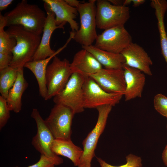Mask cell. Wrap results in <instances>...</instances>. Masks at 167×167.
Returning a JSON list of instances; mask_svg holds the SVG:
<instances>
[{
	"label": "cell",
	"instance_id": "1",
	"mask_svg": "<svg viewBox=\"0 0 167 167\" xmlns=\"http://www.w3.org/2000/svg\"><path fill=\"white\" fill-rule=\"evenodd\" d=\"M16 41L12 51L13 58L10 66L19 69L32 61L40 43L41 36L26 29L20 25L8 27L6 31Z\"/></svg>",
	"mask_w": 167,
	"mask_h": 167
},
{
	"label": "cell",
	"instance_id": "2",
	"mask_svg": "<svg viewBox=\"0 0 167 167\" xmlns=\"http://www.w3.org/2000/svg\"><path fill=\"white\" fill-rule=\"evenodd\" d=\"M6 26L20 25L28 30L40 35L47 18V14L38 5L28 3L23 0L10 11L4 15Z\"/></svg>",
	"mask_w": 167,
	"mask_h": 167
},
{
	"label": "cell",
	"instance_id": "3",
	"mask_svg": "<svg viewBox=\"0 0 167 167\" xmlns=\"http://www.w3.org/2000/svg\"><path fill=\"white\" fill-rule=\"evenodd\" d=\"M96 0L81 3L77 8L79 15L80 26L74 32L73 39L82 46L92 45L98 35L96 31Z\"/></svg>",
	"mask_w": 167,
	"mask_h": 167
},
{
	"label": "cell",
	"instance_id": "4",
	"mask_svg": "<svg viewBox=\"0 0 167 167\" xmlns=\"http://www.w3.org/2000/svg\"><path fill=\"white\" fill-rule=\"evenodd\" d=\"M71 63L66 58L61 60L55 56L48 66L46 74L47 92L45 100L54 97L64 88L72 74Z\"/></svg>",
	"mask_w": 167,
	"mask_h": 167
},
{
	"label": "cell",
	"instance_id": "5",
	"mask_svg": "<svg viewBox=\"0 0 167 167\" xmlns=\"http://www.w3.org/2000/svg\"><path fill=\"white\" fill-rule=\"evenodd\" d=\"M96 20L97 27L106 30L120 25H124L130 17L128 6H115L108 0L96 1Z\"/></svg>",
	"mask_w": 167,
	"mask_h": 167
},
{
	"label": "cell",
	"instance_id": "6",
	"mask_svg": "<svg viewBox=\"0 0 167 167\" xmlns=\"http://www.w3.org/2000/svg\"><path fill=\"white\" fill-rule=\"evenodd\" d=\"M112 106L105 105L97 107L98 117L96 125L83 140V152L78 167H91V162L95 156V151L99 138L103 132Z\"/></svg>",
	"mask_w": 167,
	"mask_h": 167
},
{
	"label": "cell",
	"instance_id": "7",
	"mask_svg": "<svg viewBox=\"0 0 167 167\" xmlns=\"http://www.w3.org/2000/svg\"><path fill=\"white\" fill-rule=\"evenodd\" d=\"M85 79L79 74L72 73L64 88L54 97V102L69 107L75 114L83 112V86Z\"/></svg>",
	"mask_w": 167,
	"mask_h": 167
},
{
	"label": "cell",
	"instance_id": "8",
	"mask_svg": "<svg viewBox=\"0 0 167 167\" xmlns=\"http://www.w3.org/2000/svg\"><path fill=\"white\" fill-rule=\"evenodd\" d=\"M75 114L69 107L55 104L45 120L55 139L71 140V125Z\"/></svg>",
	"mask_w": 167,
	"mask_h": 167
},
{
	"label": "cell",
	"instance_id": "9",
	"mask_svg": "<svg viewBox=\"0 0 167 167\" xmlns=\"http://www.w3.org/2000/svg\"><path fill=\"white\" fill-rule=\"evenodd\" d=\"M83 90L84 109H96L105 105L114 106L120 102L123 96L105 92L90 77L85 78Z\"/></svg>",
	"mask_w": 167,
	"mask_h": 167
},
{
	"label": "cell",
	"instance_id": "10",
	"mask_svg": "<svg viewBox=\"0 0 167 167\" xmlns=\"http://www.w3.org/2000/svg\"><path fill=\"white\" fill-rule=\"evenodd\" d=\"M31 116L34 119L37 128V133L32 141V145L41 154L53 160L56 165L62 164L63 159L51 150V146L55 139L45 120L43 119L36 109H33Z\"/></svg>",
	"mask_w": 167,
	"mask_h": 167
},
{
	"label": "cell",
	"instance_id": "11",
	"mask_svg": "<svg viewBox=\"0 0 167 167\" xmlns=\"http://www.w3.org/2000/svg\"><path fill=\"white\" fill-rule=\"evenodd\" d=\"M94 45L108 52L120 54L132 42L131 36L124 25L105 30L98 35Z\"/></svg>",
	"mask_w": 167,
	"mask_h": 167
},
{
	"label": "cell",
	"instance_id": "12",
	"mask_svg": "<svg viewBox=\"0 0 167 167\" xmlns=\"http://www.w3.org/2000/svg\"><path fill=\"white\" fill-rule=\"evenodd\" d=\"M89 77L105 92L109 93L122 94L124 96L126 85L123 69L102 68Z\"/></svg>",
	"mask_w": 167,
	"mask_h": 167
},
{
	"label": "cell",
	"instance_id": "13",
	"mask_svg": "<svg viewBox=\"0 0 167 167\" xmlns=\"http://www.w3.org/2000/svg\"><path fill=\"white\" fill-rule=\"evenodd\" d=\"M44 2V7L47 14L46 19L44 27L40 44L32 61L44 59L55 54L56 51L52 49L50 45L52 34L57 29H64V25H56L55 14L49 5L46 3Z\"/></svg>",
	"mask_w": 167,
	"mask_h": 167
},
{
	"label": "cell",
	"instance_id": "14",
	"mask_svg": "<svg viewBox=\"0 0 167 167\" xmlns=\"http://www.w3.org/2000/svg\"><path fill=\"white\" fill-rule=\"evenodd\" d=\"M121 54L125 58V65L139 70L149 76L152 75L150 66L153 62L141 46L132 42Z\"/></svg>",
	"mask_w": 167,
	"mask_h": 167
},
{
	"label": "cell",
	"instance_id": "15",
	"mask_svg": "<svg viewBox=\"0 0 167 167\" xmlns=\"http://www.w3.org/2000/svg\"><path fill=\"white\" fill-rule=\"evenodd\" d=\"M49 6L55 15L57 25H65L68 22L72 31H77L79 28L78 23L75 20L78 12L77 8L68 5L63 0H43Z\"/></svg>",
	"mask_w": 167,
	"mask_h": 167
},
{
	"label": "cell",
	"instance_id": "16",
	"mask_svg": "<svg viewBox=\"0 0 167 167\" xmlns=\"http://www.w3.org/2000/svg\"><path fill=\"white\" fill-rule=\"evenodd\" d=\"M70 66L72 73H77L85 78L102 68V65L93 55L84 49L75 54Z\"/></svg>",
	"mask_w": 167,
	"mask_h": 167
},
{
	"label": "cell",
	"instance_id": "17",
	"mask_svg": "<svg viewBox=\"0 0 167 167\" xmlns=\"http://www.w3.org/2000/svg\"><path fill=\"white\" fill-rule=\"evenodd\" d=\"M123 69L126 85L124 94L125 101L141 98L145 83V74L139 70L125 65Z\"/></svg>",
	"mask_w": 167,
	"mask_h": 167
},
{
	"label": "cell",
	"instance_id": "18",
	"mask_svg": "<svg viewBox=\"0 0 167 167\" xmlns=\"http://www.w3.org/2000/svg\"><path fill=\"white\" fill-rule=\"evenodd\" d=\"M72 39L71 37H69L66 44L57 50L54 55L44 59L30 61L26 63L24 66V67L30 70L34 75L38 83L39 94L44 99L46 96L47 92L46 83V74L48 63L52 58L66 46Z\"/></svg>",
	"mask_w": 167,
	"mask_h": 167
},
{
	"label": "cell",
	"instance_id": "19",
	"mask_svg": "<svg viewBox=\"0 0 167 167\" xmlns=\"http://www.w3.org/2000/svg\"><path fill=\"white\" fill-rule=\"evenodd\" d=\"M82 48L92 54L105 68L123 69L125 60L121 53H114L103 50L92 45L88 46H82Z\"/></svg>",
	"mask_w": 167,
	"mask_h": 167
},
{
	"label": "cell",
	"instance_id": "20",
	"mask_svg": "<svg viewBox=\"0 0 167 167\" xmlns=\"http://www.w3.org/2000/svg\"><path fill=\"white\" fill-rule=\"evenodd\" d=\"M28 86V84L24 76V67L18 69L16 79L9 90L6 99L10 111L17 113L21 110L22 96Z\"/></svg>",
	"mask_w": 167,
	"mask_h": 167
},
{
	"label": "cell",
	"instance_id": "21",
	"mask_svg": "<svg viewBox=\"0 0 167 167\" xmlns=\"http://www.w3.org/2000/svg\"><path fill=\"white\" fill-rule=\"evenodd\" d=\"M52 151L56 155L66 157L75 166H78L83 150L71 140L54 139L51 146Z\"/></svg>",
	"mask_w": 167,
	"mask_h": 167
},
{
	"label": "cell",
	"instance_id": "22",
	"mask_svg": "<svg viewBox=\"0 0 167 167\" xmlns=\"http://www.w3.org/2000/svg\"><path fill=\"white\" fill-rule=\"evenodd\" d=\"M151 6L155 10L160 36L161 53L167 64V36L164 23V17L167 10V1L165 0H152Z\"/></svg>",
	"mask_w": 167,
	"mask_h": 167
},
{
	"label": "cell",
	"instance_id": "23",
	"mask_svg": "<svg viewBox=\"0 0 167 167\" xmlns=\"http://www.w3.org/2000/svg\"><path fill=\"white\" fill-rule=\"evenodd\" d=\"M18 69L10 66L0 71V92L6 99L16 79Z\"/></svg>",
	"mask_w": 167,
	"mask_h": 167
},
{
	"label": "cell",
	"instance_id": "24",
	"mask_svg": "<svg viewBox=\"0 0 167 167\" xmlns=\"http://www.w3.org/2000/svg\"><path fill=\"white\" fill-rule=\"evenodd\" d=\"M6 26V21L4 15L0 13V53L11 54L16 45V41L11 37L4 30Z\"/></svg>",
	"mask_w": 167,
	"mask_h": 167
},
{
	"label": "cell",
	"instance_id": "25",
	"mask_svg": "<svg viewBox=\"0 0 167 167\" xmlns=\"http://www.w3.org/2000/svg\"><path fill=\"white\" fill-rule=\"evenodd\" d=\"M126 163L123 165L116 166L111 165L100 158H97V160L101 167H142L141 158L135 155L130 154L126 157Z\"/></svg>",
	"mask_w": 167,
	"mask_h": 167
},
{
	"label": "cell",
	"instance_id": "26",
	"mask_svg": "<svg viewBox=\"0 0 167 167\" xmlns=\"http://www.w3.org/2000/svg\"><path fill=\"white\" fill-rule=\"evenodd\" d=\"M153 104L158 112L162 116L167 117V97L161 93L156 95L154 97Z\"/></svg>",
	"mask_w": 167,
	"mask_h": 167
},
{
	"label": "cell",
	"instance_id": "27",
	"mask_svg": "<svg viewBox=\"0 0 167 167\" xmlns=\"http://www.w3.org/2000/svg\"><path fill=\"white\" fill-rule=\"evenodd\" d=\"M10 111L7 103L6 99L0 96V130L6 124L10 117Z\"/></svg>",
	"mask_w": 167,
	"mask_h": 167
},
{
	"label": "cell",
	"instance_id": "28",
	"mask_svg": "<svg viewBox=\"0 0 167 167\" xmlns=\"http://www.w3.org/2000/svg\"><path fill=\"white\" fill-rule=\"evenodd\" d=\"M54 161L45 156L41 154L39 161L35 164L27 167H55Z\"/></svg>",
	"mask_w": 167,
	"mask_h": 167
},
{
	"label": "cell",
	"instance_id": "29",
	"mask_svg": "<svg viewBox=\"0 0 167 167\" xmlns=\"http://www.w3.org/2000/svg\"><path fill=\"white\" fill-rule=\"evenodd\" d=\"M12 58V54H5L0 53V71L9 66Z\"/></svg>",
	"mask_w": 167,
	"mask_h": 167
},
{
	"label": "cell",
	"instance_id": "30",
	"mask_svg": "<svg viewBox=\"0 0 167 167\" xmlns=\"http://www.w3.org/2000/svg\"><path fill=\"white\" fill-rule=\"evenodd\" d=\"M13 1V0H0V11L6 9Z\"/></svg>",
	"mask_w": 167,
	"mask_h": 167
},
{
	"label": "cell",
	"instance_id": "31",
	"mask_svg": "<svg viewBox=\"0 0 167 167\" xmlns=\"http://www.w3.org/2000/svg\"><path fill=\"white\" fill-rule=\"evenodd\" d=\"M70 6L76 8L78 7L81 2L77 0H65Z\"/></svg>",
	"mask_w": 167,
	"mask_h": 167
},
{
	"label": "cell",
	"instance_id": "32",
	"mask_svg": "<svg viewBox=\"0 0 167 167\" xmlns=\"http://www.w3.org/2000/svg\"><path fill=\"white\" fill-rule=\"evenodd\" d=\"M162 157L164 164L167 166V145L163 151Z\"/></svg>",
	"mask_w": 167,
	"mask_h": 167
},
{
	"label": "cell",
	"instance_id": "33",
	"mask_svg": "<svg viewBox=\"0 0 167 167\" xmlns=\"http://www.w3.org/2000/svg\"><path fill=\"white\" fill-rule=\"evenodd\" d=\"M132 1L133 6L135 7L139 6L143 4L146 1L145 0H132Z\"/></svg>",
	"mask_w": 167,
	"mask_h": 167
},
{
	"label": "cell",
	"instance_id": "34",
	"mask_svg": "<svg viewBox=\"0 0 167 167\" xmlns=\"http://www.w3.org/2000/svg\"><path fill=\"white\" fill-rule=\"evenodd\" d=\"M111 4L115 6L123 5L124 1L119 0H108Z\"/></svg>",
	"mask_w": 167,
	"mask_h": 167
},
{
	"label": "cell",
	"instance_id": "35",
	"mask_svg": "<svg viewBox=\"0 0 167 167\" xmlns=\"http://www.w3.org/2000/svg\"><path fill=\"white\" fill-rule=\"evenodd\" d=\"M132 2V0H125L123 1V5L127 6Z\"/></svg>",
	"mask_w": 167,
	"mask_h": 167
},
{
	"label": "cell",
	"instance_id": "36",
	"mask_svg": "<svg viewBox=\"0 0 167 167\" xmlns=\"http://www.w3.org/2000/svg\"><path fill=\"white\" fill-rule=\"evenodd\" d=\"M18 167L17 166H15V167Z\"/></svg>",
	"mask_w": 167,
	"mask_h": 167
},
{
	"label": "cell",
	"instance_id": "37",
	"mask_svg": "<svg viewBox=\"0 0 167 167\" xmlns=\"http://www.w3.org/2000/svg\"><path fill=\"white\" fill-rule=\"evenodd\" d=\"M167 118V117H166Z\"/></svg>",
	"mask_w": 167,
	"mask_h": 167
}]
</instances>
